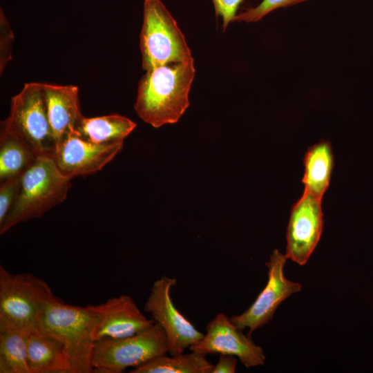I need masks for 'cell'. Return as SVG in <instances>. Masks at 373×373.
Instances as JSON below:
<instances>
[{
  "mask_svg": "<svg viewBox=\"0 0 373 373\" xmlns=\"http://www.w3.org/2000/svg\"><path fill=\"white\" fill-rule=\"evenodd\" d=\"M195 72L193 57L146 71L138 84L137 115L155 128L177 122L189 106Z\"/></svg>",
  "mask_w": 373,
  "mask_h": 373,
  "instance_id": "1",
  "label": "cell"
},
{
  "mask_svg": "<svg viewBox=\"0 0 373 373\" xmlns=\"http://www.w3.org/2000/svg\"><path fill=\"white\" fill-rule=\"evenodd\" d=\"M57 339L64 346L70 365V373L93 372V354L96 317L90 305L66 304L62 300L48 305L36 328Z\"/></svg>",
  "mask_w": 373,
  "mask_h": 373,
  "instance_id": "2",
  "label": "cell"
},
{
  "mask_svg": "<svg viewBox=\"0 0 373 373\" xmlns=\"http://www.w3.org/2000/svg\"><path fill=\"white\" fill-rule=\"evenodd\" d=\"M70 180L59 171L52 157H38L21 175L18 195L0 224V234L19 223L41 217L64 202Z\"/></svg>",
  "mask_w": 373,
  "mask_h": 373,
  "instance_id": "3",
  "label": "cell"
},
{
  "mask_svg": "<svg viewBox=\"0 0 373 373\" xmlns=\"http://www.w3.org/2000/svg\"><path fill=\"white\" fill-rule=\"evenodd\" d=\"M59 300L46 281L0 265V325L33 330L44 308Z\"/></svg>",
  "mask_w": 373,
  "mask_h": 373,
  "instance_id": "4",
  "label": "cell"
},
{
  "mask_svg": "<svg viewBox=\"0 0 373 373\" xmlns=\"http://www.w3.org/2000/svg\"><path fill=\"white\" fill-rule=\"evenodd\" d=\"M140 47L146 71L192 58L184 35L161 0H144Z\"/></svg>",
  "mask_w": 373,
  "mask_h": 373,
  "instance_id": "5",
  "label": "cell"
},
{
  "mask_svg": "<svg viewBox=\"0 0 373 373\" xmlns=\"http://www.w3.org/2000/svg\"><path fill=\"white\" fill-rule=\"evenodd\" d=\"M1 128L28 144L37 157H52L55 141L48 120L43 83L24 85L10 103L8 117Z\"/></svg>",
  "mask_w": 373,
  "mask_h": 373,
  "instance_id": "6",
  "label": "cell"
},
{
  "mask_svg": "<svg viewBox=\"0 0 373 373\" xmlns=\"http://www.w3.org/2000/svg\"><path fill=\"white\" fill-rule=\"evenodd\" d=\"M166 354V336L155 323L130 336L96 341L92 360L93 372L121 373L129 367H137Z\"/></svg>",
  "mask_w": 373,
  "mask_h": 373,
  "instance_id": "7",
  "label": "cell"
},
{
  "mask_svg": "<svg viewBox=\"0 0 373 373\" xmlns=\"http://www.w3.org/2000/svg\"><path fill=\"white\" fill-rule=\"evenodd\" d=\"M176 283V278L162 276L153 284L144 305V310L164 331L171 356L182 354L204 336L174 305L171 290Z\"/></svg>",
  "mask_w": 373,
  "mask_h": 373,
  "instance_id": "8",
  "label": "cell"
},
{
  "mask_svg": "<svg viewBox=\"0 0 373 373\" xmlns=\"http://www.w3.org/2000/svg\"><path fill=\"white\" fill-rule=\"evenodd\" d=\"M285 254L275 249L265 264L268 268V279L265 287L254 302L242 314L233 315L230 321L240 330L249 328V336L262 327L273 318L278 307L291 295L299 292L302 285L287 279L284 267Z\"/></svg>",
  "mask_w": 373,
  "mask_h": 373,
  "instance_id": "9",
  "label": "cell"
},
{
  "mask_svg": "<svg viewBox=\"0 0 373 373\" xmlns=\"http://www.w3.org/2000/svg\"><path fill=\"white\" fill-rule=\"evenodd\" d=\"M321 200L304 191L291 207L285 256L299 265L307 263L321 239L323 229Z\"/></svg>",
  "mask_w": 373,
  "mask_h": 373,
  "instance_id": "10",
  "label": "cell"
},
{
  "mask_svg": "<svg viewBox=\"0 0 373 373\" xmlns=\"http://www.w3.org/2000/svg\"><path fill=\"white\" fill-rule=\"evenodd\" d=\"M191 351L202 355L223 354L237 356L246 367L262 365V348L245 335L224 313L218 314L206 326V334L192 344Z\"/></svg>",
  "mask_w": 373,
  "mask_h": 373,
  "instance_id": "11",
  "label": "cell"
},
{
  "mask_svg": "<svg viewBox=\"0 0 373 373\" xmlns=\"http://www.w3.org/2000/svg\"><path fill=\"white\" fill-rule=\"evenodd\" d=\"M122 148L123 142L97 144L81 138L73 132L55 146L52 159L59 171L72 179L102 170Z\"/></svg>",
  "mask_w": 373,
  "mask_h": 373,
  "instance_id": "12",
  "label": "cell"
},
{
  "mask_svg": "<svg viewBox=\"0 0 373 373\" xmlns=\"http://www.w3.org/2000/svg\"><path fill=\"white\" fill-rule=\"evenodd\" d=\"M90 307L96 317V341L130 336L155 323L143 314L132 297L126 294Z\"/></svg>",
  "mask_w": 373,
  "mask_h": 373,
  "instance_id": "13",
  "label": "cell"
},
{
  "mask_svg": "<svg viewBox=\"0 0 373 373\" xmlns=\"http://www.w3.org/2000/svg\"><path fill=\"white\" fill-rule=\"evenodd\" d=\"M43 84L48 120L56 146L75 132L84 117L79 89L74 85Z\"/></svg>",
  "mask_w": 373,
  "mask_h": 373,
  "instance_id": "14",
  "label": "cell"
},
{
  "mask_svg": "<svg viewBox=\"0 0 373 373\" xmlns=\"http://www.w3.org/2000/svg\"><path fill=\"white\" fill-rule=\"evenodd\" d=\"M28 360L30 373H70L63 345L37 329L28 334Z\"/></svg>",
  "mask_w": 373,
  "mask_h": 373,
  "instance_id": "15",
  "label": "cell"
},
{
  "mask_svg": "<svg viewBox=\"0 0 373 373\" xmlns=\"http://www.w3.org/2000/svg\"><path fill=\"white\" fill-rule=\"evenodd\" d=\"M304 175L302 182L305 191L320 198L329 187L334 167L331 143L323 140L308 148L304 156Z\"/></svg>",
  "mask_w": 373,
  "mask_h": 373,
  "instance_id": "16",
  "label": "cell"
},
{
  "mask_svg": "<svg viewBox=\"0 0 373 373\" xmlns=\"http://www.w3.org/2000/svg\"><path fill=\"white\" fill-rule=\"evenodd\" d=\"M136 124L126 117L111 114L95 117H83L75 133L81 138L97 144L123 142Z\"/></svg>",
  "mask_w": 373,
  "mask_h": 373,
  "instance_id": "17",
  "label": "cell"
},
{
  "mask_svg": "<svg viewBox=\"0 0 373 373\" xmlns=\"http://www.w3.org/2000/svg\"><path fill=\"white\" fill-rule=\"evenodd\" d=\"M37 155L23 140L1 128L0 180L21 176L36 161Z\"/></svg>",
  "mask_w": 373,
  "mask_h": 373,
  "instance_id": "18",
  "label": "cell"
},
{
  "mask_svg": "<svg viewBox=\"0 0 373 373\" xmlns=\"http://www.w3.org/2000/svg\"><path fill=\"white\" fill-rule=\"evenodd\" d=\"M29 332L0 325V373H30L27 344Z\"/></svg>",
  "mask_w": 373,
  "mask_h": 373,
  "instance_id": "19",
  "label": "cell"
},
{
  "mask_svg": "<svg viewBox=\"0 0 373 373\" xmlns=\"http://www.w3.org/2000/svg\"><path fill=\"white\" fill-rule=\"evenodd\" d=\"M167 356H157L135 367L131 373H212L214 365L205 356L191 351Z\"/></svg>",
  "mask_w": 373,
  "mask_h": 373,
  "instance_id": "20",
  "label": "cell"
},
{
  "mask_svg": "<svg viewBox=\"0 0 373 373\" xmlns=\"http://www.w3.org/2000/svg\"><path fill=\"white\" fill-rule=\"evenodd\" d=\"M309 0H262L257 6L251 7L238 14L234 21L256 22L267 14L280 8L291 6Z\"/></svg>",
  "mask_w": 373,
  "mask_h": 373,
  "instance_id": "21",
  "label": "cell"
},
{
  "mask_svg": "<svg viewBox=\"0 0 373 373\" xmlns=\"http://www.w3.org/2000/svg\"><path fill=\"white\" fill-rule=\"evenodd\" d=\"M21 176L1 182L0 186V224L3 223L18 195Z\"/></svg>",
  "mask_w": 373,
  "mask_h": 373,
  "instance_id": "22",
  "label": "cell"
},
{
  "mask_svg": "<svg viewBox=\"0 0 373 373\" xmlns=\"http://www.w3.org/2000/svg\"><path fill=\"white\" fill-rule=\"evenodd\" d=\"M14 34L2 8L0 12V73L3 72L12 59V46Z\"/></svg>",
  "mask_w": 373,
  "mask_h": 373,
  "instance_id": "23",
  "label": "cell"
},
{
  "mask_svg": "<svg viewBox=\"0 0 373 373\" xmlns=\"http://www.w3.org/2000/svg\"><path fill=\"white\" fill-rule=\"evenodd\" d=\"M216 16L223 20V30L236 17L239 6L243 0H212Z\"/></svg>",
  "mask_w": 373,
  "mask_h": 373,
  "instance_id": "24",
  "label": "cell"
},
{
  "mask_svg": "<svg viewBox=\"0 0 373 373\" xmlns=\"http://www.w3.org/2000/svg\"><path fill=\"white\" fill-rule=\"evenodd\" d=\"M237 358L233 355L219 354L218 363L214 365L212 373H233L236 372Z\"/></svg>",
  "mask_w": 373,
  "mask_h": 373,
  "instance_id": "25",
  "label": "cell"
}]
</instances>
